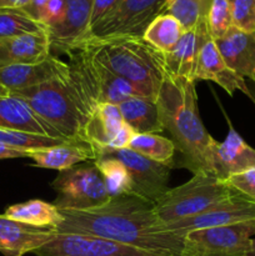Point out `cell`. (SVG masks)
Wrapping results in <instances>:
<instances>
[{"instance_id": "ab89813d", "label": "cell", "mask_w": 255, "mask_h": 256, "mask_svg": "<svg viewBox=\"0 0 255 256\" xmlns=\"http://www.w3.org/2000/svg\"><path fill=\"white\" fill-rule=\"evenodd\" d=\"M30 0H0V9H22Z\"/></svg>"}, {"instance_id": "d6a6232c", "label": "cell", "mask_w": 255, "mask_h": 256, "mask_svg": "<svg viewBox=\"0 0 255 256\" xmlns=\"http://www.w3.org/2000/svg\"><path fill=\"white\" fill-rule=\"evenodd\" d=\"M232 26L246 32H255V0H228Z\"/></svg>"}, {"instance_id": "83f0119b", "label": "cell", "mask_w": 255, "mask_h": 256, "mask_svg": "<svg viewBox=\"0 0 255 256\" xmlns=\"http://www.w3.org/2000/svg\"><path fill=\"white\" fill-rule=\"evenodd\" d=\"M94 162L102 174L110 196L132 195V178L126 166L120 160L110 156H99Z\"/></svg>"}, {"instance_id": "f1b7e54d", "label": "cell", "mask_w": 255, "mask_h": 256, "mask_svg": "<svg viewBox=\"0 0 255 256\" xmlns=\"http://www.w3.org/2000/svg\"><path fill=\"white\" fill-rule=\"evenodd\" d=\"M214 0H166L162 14L176 18L185 30L206 22L208 12Z\"/></svg>"}, {"instance_id": "ffe728a7", "label": "cell", "mask_w": 255, "mask_h": 256, "mask_svg": "<svg viewBox=\"0 0 255 256\" xmlns=\"http://www.w3.org/2000/svg\"><path fill=\"white\" fill-rule=\"evenodd\" d=\"M29 159L34 162L35 166L62 172L82 162H95L96 152L85 140H72L50 148L30 150Z\"/></svg>"}, {"instance_id": "1f68e13d", "label": "cell", "mask_w": 255, "mask_h": 256, "mask_svg": "<svg viewBox=\"0 0 255 256\" xmlns=\"http://www.w3.org/2000/svg\"><path fill=\"white\" fill-rule=\"evenodd\" d=\"M208 29L212 40L224 36L232 26V12L228 0H214L206 18Z\"/></svg>"}, {"instance_id": "30bf717a", "label": "cell", "mask_w": 255, "mask_h": 256, "mask_svg": "<svg viewBox=\"0 0 255 256\" xmlns=\"http://www.w3.org/2000/svg\"><path fill=\"white\" fill-rule=\"evenodd\" d=\"M249 220H255V202L236 192L202 214L169 222L164 226L169 232L185 238V235L195 230L226 226Z\"/></svg>"}, {"instance_id": "52a82bcc", "label": "cell", "mask_w": 255, "mask_h": 256, "mask_svg": "<svg viewBox=\"0 0 255 256\" xmlns=\"http://www.w3.org/2000/svg\"><path fill=\"white\" fill-rule=\"evenodd\" d=\"M255 220L195 230L185 235L182 256H248Z\"/></svg>"}, {"instance_id": "5bb4252c", "label": "cell", "mask_w": 255, "mask_h": 256, "mask_svg": "<svg viewBox=\"0 0 255 256\" xmlns=\"http://www.w3.org/2000/svg\"><path fill=\"white\" fill-rule=\"evenodd\" d=\"M76 50L79 52L88 76L96 92L98 102L119 105L120 102L130 98L142 96L134 85L110 72L106 66L98 62L88 50L82 48H76Z\"/></svg>"}, {"instance_id": "836d02e7", "label": "cell", "mask_w": 255, "mask_h": 256, "mask_svg": "<svg viewBox=\"0 0 255 256\" xmlns=\"http://www.w3.org/2000/svg\"><path fill=\"white\" fill-rule=\"evenodd\" d=\"M228 184L248 199L255 202V168L228 178Z\"/></svg>"}, {"instance_id": "e0dca14e", "label": "cell", "mask_w": 255, "mask_h": 256, "mask_svg": "<svg viewBox=\"0 0 255 256\" xmlns=\"http://www.w3.org/2000/svg\"><path fill=\"white\" fill-rule=\"evenodd\" d=\"M194 80L214 82L229 95H234V92L239 90L252 99V95L248 89L244 78L238 75L228 66L214 40H209L200 50L196 68H195Z\"/></svg>"}, {"instance_id": "4dcf8cb0", "label": "cell", "mask_w": 255, "mask_h": 256, "mask_svg": "<svg viewBox=\"0 0 255 256\" xmlns=\"http://www.w3.org/2000/svg\"><path fill=\"white\" fill-rule=\"evenodd\" d=\"M0 142L9 146L16 148L20 150H36L42 148H50L54 145L65 142L64 140L54 139L50 136H42V135L28 134V132H15V130L2 129L0 128Z\"/></svg>"}, {"instance_id": "d590c367", "label": "cell", "mask_w": 255, "mask_h": 256, "mask_svg": "<svg viewBox=\"0 0 255 256\" xmlns=\"http://www.w3.org/2000/svg\"><path fill=\"white\" fill-rule=\"evenodd\" d=\"M135 134H136V132H135L134 130L126 124V122H124V124L122 125V128L118 130L115 136L112 138V140L110 142L109 146L108 148H110V149H115V150L128 149V146H129L130 142H132V136H134Z\"/></svg>"}, {"instance_id": "4316f807", "label": "cell", "mask_w": 255, "mask_h": 256, "mask_svg": "<svg viewBox=\"0 0 255 256\" xmlns=\"http://www.w3.org/2000/svg\"><path fill=\"white\" fill-rule=\"evenodd\" d=\"M128 149L168 166H172L176 150L172 139L159 134H135Z\"/></svg>"}, {"instance_id": "8992f818", "label": "cell", "mask_w": 255, "mask_h": 256, "mask_svg": "<svg viewBox=\"0 0 255 256\" xmlns=\"http://www.w3.org/2000/svg\"><path fill=\"white\" fill-rule=\"evenodd\" d=\"M52 186L56 194L54 205L60 210H90L112 199L94 162L59 172Z\"/></svg>"}, {"instance_id": "f35d334b", "label": "cell", "mask_w": 255, "mask_h": 256, "mask_svg": "<svg viewBox=\"0 0 255 256\" xmlns=\"http://www.w3.org/2000/svg\"><path fill=\"white\" fill-rule=\"evenodd\" d=\"M20 158H29V152L0 142V159H20Z\"/></svg>"}, {"instance_id": "e575fe53", "label": "cell", "mask_w": 255, "mask_h": 256, "mask_svg": "<svg viewBox=\"0 0 255 256\" xmlns=\"http://www.w3.org/2000/svg\"><path fill=\"white\" fill-rule=\"evenodd\" d=\"M64 10L65 0H50L42 10L39 22L48 29V28L52 26L62 20Z\"/></svg>"}, {"instance_id": "60d3db41", "label": "cell", "mask_w": 255, "mask_h": 256, "mask_svg": "<svg viewBox=\"0 0 255 256\" xmlns=\"http://www.w3.org/2000/svg\"><path fill=\"white\" fill-rule=\"evenodd\" d=\"M248 256H255V239L252 240V245H250V250L248 252Z\"/></svg>"}, {"instance_id": "8fae6325", "label": "cell", "mask_w": 255, "mask_h": 256, "mask_svg": "<svg viewBox=\"0 0 255 256\" xmlns=\"http://www.w3.org/2000/svg\"><path fill=\"white\" fill-rule=\"evenodd\" d=\"M35 256H155L144 250L89 235L59 234L32 252Z\"/></svg>"}, {"instance_id": "7c38bea8", "label": "cell", "mask_w": 255, "mask_h": 256, "mask_svg": "<svg viewBox=\"0 0 255 256\" xmlns=\"http://www.w3.org/2000/svg\"><path fill=\"white\" fill-rule=\"evenodd\" d=\"M94 0H65L62 20L48 28L52 50L68 54L85 39L90 29Z\"/></svg>"}, {"instance_id": "9c48e42d", "label": "cell", "mask_w": 255, "mask_h": 256, "mask_svg": "<svg viewBox=\"0 0 255 256\" xmlns=\"http://www.w3.org/2000/svg\"><path fill=\"white\" fill-rule=\"evenodd\" d=\"M99 156L115 158L126 166L132 182V195L135 196L156 202L169 190L168 185L172 166L152 162L130 149L105 148L96 150V159Z\"/></svg>"}, {"instance_id": "74e56055", "label": "cell", "mask_w": 255, "mask_h": 256, "mask_svg": "<svg viewBox=\"0 0 255 256\" xmlns=\"http://www.w3.org/2000/svg\"><path fill=\"white\" fill-rule=\"evenodd\" d=\"M49 2L50 0H30V2H28L26 6L22 8V10H24L29 16H32V19L39 22L42 10H44V8L46 6V4Z\"/></svg>"}, {"instance_id": "9a60e30c", "label": "cell", "mask_w": 255, "mask_h": 256, "mask_svg": "<svg viewBox=\"0 0 255 256\" xmlns=\"http://www.w3.org/2000/svg\"><path fill=\"white\" fill-rule=\"evenodd\" d=\"M209 40L212 39L209 34L206 22H202L192 29L185 30L176 45L170 52H164L168 72L178 78L194 80L198 56L202 48Z\"/></svg>"}, {"instance_id": "3957f363", "label": "cell", "mask_w": 255, "mask_h": 256, "mask_svg": "<svg viewBox=\"0 0 255 256\" xmlns=\"http://www.w3.org/2000/svg\"><path fill=\"white\" fill-rule=\"evenodd\" d=\"M76 48L88 50L110 72L134 85L142 96L156 100L168 75L164 52L152 46L142 36L86 38Z\"/></svg>"}, {"instance_id": "7a4b0ae2", "label": "cell", "mask_w": 255, "mask_h": 256, "mask_svg": "<svg viewBox=\"0 0 255 256\" xmlns=\"http://www.w3.org/2000/svg\"><path fill=\"white\" fill-rule=\"evenodd\" d=\"M194 80L165 76L156 96L158 112L164 130L172 135L175 149L182 152L190 172L214 175L212 160L216 140L200 119Z\"/></svg>"}, {"instance_id": "ac0fdd59", "label": "cell", "mask_w": 255, "mask_h": 256, "mask_svg": "<svg viewBox=\"0 0 255 256\" xmlns=\"http://www.w3.org/2000/svg\"><path fill=\"white\" fill-rule=\"evenodd\" d=\"M252 168H255V149L248 145L234 128L230 126L224 142L215 145L212 160L214 175L226 182L232 175Z\"/></svg>"}, {"instance_id": "7402d4cb", "label": "cell", "mask_w": 255, "mask_h": 256, "mask_svg": "<svg viewBox=\"0 0 255 256\" xmlns=\"http://www.w3.org/2000/svg\"><path fill=\"white\" fill-rule=\"evenodd\" d=\"M52 55L48 34H28L0 39V68L34 64Z\"/></svg>"}, {"instance_id": "8d00e7d4", "label": "cell", "mask_w": 255, "mask_h": 256, "mask_svg": "<svg viewBox=\"0 0 255 256\" xmlns=\"http://www.w3.org/2000/svg\"><path fill=\"white\" fill-rule=\"evenodd\" d=\"M118 2H119V0H94L90 28H92L98 22H100V20H102V18H104L105 15L118 4Z\"/></svg>"}, {"instance_id": "5b68a950", "label": "cell", "mask_w": 255, "mask_h": 256, "mask_svg": "<svg viewBox=\"0 0 255 256\" xmlns=\"http://www.w3.org/2000/svg\"><path fill=\"white\" fill-rule=\"evenodd\" d=\"M235 192L226 182L215 175L198 172L189 182L168 190L155 202V212L165 225L202 214Z\"/></svg>"}, {"instance_id": "f546056e", "label": "cell", "mask_w": 255, "mask_h": 256, "mask_svg": "<svg viewBox=\"0 0 255 256\" xmlns=\"http://www.w3.org/2000/svg\"><path fill=\"white\" fill-rule=\"evenodd\" d=\"M28 34H48L46 28L22 9H0V39Z\"/></svg>"}, {"instance_id": "6da1fadb", "label": "cell", "mask_w": 255, "mask_h": 256, "mask_svg": "<svg viewBox=\"0 0 255 256\" xmlns=\"http://www.w3.org/2000/svg\"><path fill=\"white\" fill-rule=\"evenodd\" d=\"M60 212L62 222L54 229L59 234L102 238L155 256H182L184 238L165 229L155 212V202L149 200L122 195L94 209Z\"/></svg>"}, {"instance_id": "b9f144b4", "label": "cell", "mask_w": 255, "mask_h": 256, "mask_svg": "<svg viewBox=\"0 0 255 256\" xmlns=\"http://www.w3.org/2000/svg\"><path fill=\"white\" fill-rule=\"evenodd\" d=\"M8 94H9V92H8L5 88H2V85H0V96H5V95H8Z\"/></svg>"}, {"instance_id": "d4e9b609", "label": "cell", "mask_w": 255, "mask_h": 256, "mask_svg": "<svg viewBox=\"0 0 255 256\" xmlns=\"http://www.w3.org/2000/svg\"><path fill=\"white\" fill-rule=\"evenodd\" d=\"M4 215L9 219L42 229L54 230L62 222V212L54 204L39 199L12 205L5 210Z\"/></svg>"}, {"instance_id": "603a6c76", "label": "cell", "mask_w": 255, "mask_h": 256, "mask_svg": "<svg viewBox=\"0 0 255 256\" xmlns=\"http://www.w3.org/2000/svg\"><path fill=\"white\" fill-rule=\"evenodd\" d=\"M124 124L119 106L99 102L84 128V138L95 148V152L109 146L118 130Z\"/></svg>"}, {"instance_id": "7bdbcfd3", "label": "cell", "mask_w": 255, "mask_h": 256, "mask_svg": "<svg viewBox=\"0 0 255 256\" xmlns=\"http://www.w3.org/2000/svg\"><path fill=\"white\" fill-rule=\"evenodd\" d=\"M252 100H254V102H255V99H252Z\"/></svg>"}, {"instance_id": "44dd1931", "label": "cell", "mask_w": 255, "mask_h": 256, "mask_svg": "<svg viewBox=\"0 0 255 256\" xmlns=\"http://www.w3.org/2000/svg\"><path fill=\"white\" fill-rule=\"evenodd\" d=\"M0 128L64 140L59 132L42 122L22 98L10 92L0 96Z\"/></svg>"}, {"instance_id": "4fadbf2b", "label": "cell", "mask_w": 255, "mask_h": 256, "mask_svg": "<svg viewBox=\"0 0 255 256\" xmlns=\"http://www.w3.org/2000/svg\"><path fill=\"white\" fill-rule=\"evenodd\" d=\"M69 74V64L55 55L34 64L0 68V85L9 92L29 89Z\"/></svg>"}, {"instance_id": "ba28073f", "label": "cell", "mask_w": 255, "mask_h": 256, "mask_svg": "<svg viewBox=\"0 0 255 256\" xmlns=\"http://www.w3.org/2000/svg\"><path fill=\"white\" fill-rule=\"evenodd\" d=\"M166 0H119L88 32L86 38L142 36L150 22L162 12Z\"/></svg>"}, {"instance_id": "cb8c5ba5", "label": "cell", "mask_w": 255, "mask_h": 256, "mask_svg": "<svg viewBox=\"0 0 255 256\" xmlns=\"http://www.w3.org/2000/svg\"><path fill=\"white\" fill-rule=\"evenodd\" d=\"M118 106L124 122L136 134H159L164 130L155 99L134 96L120 102Z\"/></svg>"}, {"instance_id": "2e32d148", "label": "cell", "mask_w": 255, "mask_h": 256, "mask_svg": "<svg viewBox=\"0 0 255 256\" xmlns=\"http://www.w3.org/2000/svg\"><path fill=\"white\" fill-rule=\"evenodd\" d=\"M54 235L52 229L35 228L0 215V252L4 256H24L34 252Z\"/></svg>"}, {"instance_id": "484cf974", "label": "cell", "mask_w": 255, "mask_h": 256, "mask_svg": "<svg viewBox=\"0 0 255 256\" xmlns=\"http://www.w3.org/2000/svg\"><path fill=\"white\" fill-rule=\"evenodd\" d=\"M185 29L179 20L170 14H160L144 32L142 39L162 52H168L176 45Z\"/></svg>"}, {"instance_id": "277c9868", "label": "cell", "mask_w": 255, "mask_h": 256, "mask_svg": "<svg viewBox=\"0 0 255 256\" xmlns=\"http://www.w3.org/2000/svg\"><path fill=\"white\" fill-rule=\"evenodd\" d=\"M64 79L58 78L10 94L22 98L32 112L59 132L64 140H85L84 128L86 122L70 96Z\"/></svg>"}, {"instance_id": "d6986e66", "label": "cell", "mask_w": 255, "mask_h": 256, "mask_svg": "<svg viewBox=\"0 0 255 256\" xmlns=\"http://www.w3.org/2000/svg\"><path fill=\"white\" fill-rule=\"evenodd\" d=\"M214 42L228 66L255 82V32H246L232 26L224 36Z\"/></svg>"}]
</instances>
